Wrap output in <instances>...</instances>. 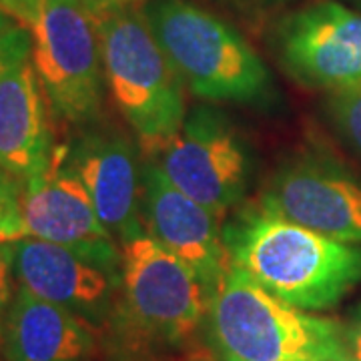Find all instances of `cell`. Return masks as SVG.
Returning <instances> with one entry per match:
<instances>
[{
  "instance_id": "obj_1",
  "label": "cell",
  "mask_w": 361,
  "mask_h": 361,
  "mask_svg": "<svg viewBox=\"0 0 361 361\" xmlns=\"http://www.w3.org/2000/svg\"><path fill=\"white\" fill-rule=\"evenodd\" d=\"M231 263L305 311L331 310L361 283V247L271 215L245 213L225 233Z\"/></svg>"
},
{
  "instance_id": "obj_2",
  "label": "cell",
  "mask_w": 361,
  "mask_h": 361,
  "mask_svg": "<svg viewBox=\"0 0 361 361\" xmlns=\"http://www.w3.org/2000/svg\"><path fill=\"white\" fill-rule=\"evenodd\" d=\"M207 329L219 361H348L343 323L285 303L233 263L211 291Z\"/></svg>"
},
{
  "instance_id": "obj_3",
  "label": "cell",
  "mask_w": 361,
  "mask_h": 361,
  "mask_svg": "<svg viewBox=\"0 0 361 361\" xmlns=\"http://www.w3.org/2000/svg\"><path fill=\"white\" fill-rule=\"evenodd\" d=\"M104 82L116 109L157 157L187 118L185 82L159 44L153 28L133 4L106 2L97 13Z\"/></svg>"
},
{
  "instance_id": "obj_4",
  "label": "cell",
  "mask_w": 361,
  "mask_h": 361,
  "mask_svg": "<svg viewBox=\"0 0 361 361\" xmlns=\"http://www.w3.org/2000/svg\"><path fill=\"white\" fill-rule=\"evenodd\" d=\"M145 16L185 87L207 101H253L269 71L233 26L191 0H153Z\"/></svg>"
},
{
  "instance_id": "obj_5",
  "label": "cell",
  "mask_w": 361,
  "mask_h": 361,
  "mask_svg": "<svg viewBox=\"0 0 361 361\" xmlns=\"http://www.w3.org/2000/svg\"><path fill=\"white\" fill-rule=\"evenodd\" d=\"M118 281L123 322L139 341L177 349L207 325L209 287L147 231L123 241Z\"/></svg>"
},
{
  "instance_id": "obj_6",
  "label": "cell",
  "mask_w": 361,
  "mask_h": 361,
  "mask_svg": "<svg viewBox=\"0 0 361 361\" xmlns=\"http://www.w3.org/2000/svg\"><path fill=\"white\" fill-rule=\"evenodd\" d=\"M30 61L44 97L66 123L94 118L103 103V47L99 18L82 0H40L28 23Z\"/></svg>"
},
{
  "instance_id": "obj_7",
  "label": "cell",
  "mask_w": 361,
  "mask_h": 361,
  "mask_svg": "<svg viewBox=\"0 0 361 361\" xmlns=\"http://www.w3.org/2000/svg\"><path fill=\"white\" fill-rule=\"evenodd\" d=\"M155 161L179 191L219 217L241 201L251 175L245 145L211 111L187 116Z\"/></svg>"
},
{
  "instance_id": "obj_8",
  "label": "cell",
  "mask_w": 361,
  "mask_h": 361,
  "mask_svg": "<svg viewBox=\"0 0 361 361\" xmlns=\"http://www.w3.org/2000/svg\"><path fill=\"white\" fill-rule=\"evenodd\" d=\"M18 203L28 237L73 249L121 273L115 235L99 219L87 187L63 153H56L51 167L23 183Z\"/></svg>"
},
{
  "instance_id": "obj_9",
  "label": "cell",
  "mask_w": 361,
  "mask_h": 361,
  "mask_svg": "<svg viewBox=\"0 0 361 361\" xmlns=\"http://www.w3.org/2000/svg\"><path fill=\"white\" fill-rule=\"evenodd\" d=\"M287 71L301 82L337 90L361 85V14L317 0L287 14L277 28Z\"/></svg>"
},
{
  "instance_id": "obj_10",
  "label": "cell",
  "mask_w": 361,
  "mask_h": 361,
  "mask_svg": "<svg viewBox=\"0 0 361 361\" xmlns=\"http://www.w3.org/2000/svg\"><path fill=\"white\" fill-rule=\"evenodd\" d=\"M141 215L147 233L197 271L213 291L231 267L219 215L179 191L155 159L142 167Z\"/></svg>"
},
{
  "instance_id": "obj_11",
  "label": "cell",
  "mask_w": 361,
  "mask_h": 361,
  "mask_svg": "<svg viewBox=\"0 0 361 361\" xmlns=\"http://www.w3.org/2000/svg\"><path fill=\"white\" fill-rule=\"evenodd\" d=\"M18 287L56 303L99 329L115 315L116 273L73 249L25 237L14 241Z\"/></svg>"
},
{
  "instance_id": "obj_12",
  "label": "cell",
  "mask_w": 361,
  "mask_h": 361,
  "mask_svg": "<svg viewBox=\"0 0 361 361\" xmlns=\"http://www.w3.org/2000/svg\"><path fill=\"white\" fill-rule=\"evenodd\" d=\"M259 209L343 243H361V185L322 163H295L271 179Z\"/></svg>"
},
{
  "instance_id": "obj_13",
  "label": "cell",
  "mask_w": 361,
  "mask_h": 361,
  "mask_svg": "<svg viewBox=\"0 0 361 361\" xmlns=\"http://www.w3.org/2000/svg\"><path fill=\"white\" fill-rule=\"evenodd\" d=\"M99 327L73 311L16 289L0 327V353L6 361H99Z\"/></svg>"
},
{
  "instance_id": "obj_14",
  "label": "cell",
  "mask_w": 361,
  "mask_h": 361,
  "mask_svg": "<svg viewBox=\"0 0 361 361\" xmlns=\"http://www.w3.org/2000/svg\"><path fill=\"white\" fill-rule=\"evenodd\" d=\"M65 161L87 187L99 219L121 243L147 231L141 221V175L127 139L115 133H89Z\"/></svg>"
},
{
  "instance_id": "obj_15",
  "label": "cell",
  "mask_w": 361,
  "mask_h": 361,
  "mask_svg": "<svg viewBox=\"0 0 361 361\" xmlns=\"http://www.w3.org/2000/svg\"><path fill=\"white\" fill-rule=\"evenodd\" d=\"M42 94L30 59L0 77V171L23 183L56 157Z\"/></svg>"
},
{
  "instance_id": "obj_16",
  "label": "cell",
  "mask_w": 361,
  "mask_h": 361,
  "mask_svg": "<svg viewBox=\"0 0 361 361\" xmlns=\"http://www.w3.org/2000/svg\"><path fill=\"white\" fill-rule=\"evenodd\" d=\"M329 109L345 139L361 153V85L337 90Z\"/></svg>"
},
{
  "instance_id": "obj_17",
  "label": "cell",
  "mask_w": 361,
  "mask_h": 361,
  "mask_svg": "<svg viewBox=\"0 0 361 361\" xmlns=\"http://www.w3.org/2000/svg\"><path fill=\"white\" fill-rule=\"evenodd\" d=\"M32 54V35L26 26H13L0 35V77Z\"/></svg>"
},
{
  "instance_id": "obj_18",
  "label": "cell",
  "mask_w": 361,
  "mask_h": 361,
  "mask_svg": "<svg viewBox=\"0 0 361 361\" xmlns=\"http://www.w3.org/2000/svg\"><path fill=\"white\" fill-rule=\"evenodd\" d=\"M18 195H20V187L0 191V243H13L28 237Z\"/></svg>"
},
{
  "instance_id": "obj_19",
  "label": "cell",
  "mask_w": 361,
  "mask_h": 361,
  "mask_svg": "<svg viewBox=\"0 0 361 361\" xmlns=\"http://www.w3.org/2000/svg\"><path fill=\"white\" fill-rule=\"evenodd\" d=\"M16 273H14V241L0 243V327L16 295Z\"/></svg>"
},
{
  "instance_id": "obj_20",
  "label": "cell",
  "mask_w": 361,
  "mask_h": 361,
  "mask_svg": "<svg viewBox=\"0 0 361 361\" xmlns=\"http://www.w3.org/2000/svg\"><path fill=\"white\" fill-rule=\"evenodd\" d=\"M343 349L348 361H361V301L343 323Z\"/></svg>"
},
{
  "instance_id": "obj_21",
  "label": "cell",
  "mask_w": 361,
  "mask_h": 361,
  "mask_svg": "<svg viewBox=\"0 0 361 361\" xmlns=\"http://www.w3.org/2000/svg\"><path fill=\"white\" fill-rule=\"evenodd\" d=\"M39 2L40 0H0V8L28 26L39 8Z\"/></svg>"
},
{
  "instance_id": "obj_22",
  "label": "cell",
  "mask_w": 361,
  "mask_h": 361,
  "mask_svg": "<svg viewBox=\"0 0 361 361\" xmlns=\"http://www.w3.org/2000/svg\"><path fill=\"white\" fill-rule=\"evenodd\" d=\"M8 189H18L16 179H13L11 175H6L4 171H0V191H8Z\"/></svg>"
},
{
  "instance_id": "obj_23",
  "label": "cell",
  "mask_w": 361,
  "mask_h": 361,
  "mask_svg": "<svg viewBox=\"0 0 361 361\" xmlns=\"http://www.w3.org/2000/svg\"><path fill=\"white\" fill-rule=\"evenodd\" d=\"M13 26H16L13 25V16H11L8 13H4V11L0 8V35H4L6 30H11Z\"/></svg>"
},
{
  "instance_id": "obj_24",
  "label": "cell",
  "mask_w": 361,
  "mask_h": 361,
  "mask_svg": "<svg viewBox=\"0 0 361 361\" xmlns=\"http://www.w3.org/2000/svg\"><path fill=\"white\" fill-rule=\"evenodd\" d=\"M82 2H85V4L89 6L92 13L97 14V13H99V11H101V8H103L104 4L109 2V0H82Z\"/></svg>"
},
{
  "instance_id": "obj_25",
  "label": "cell",
  "mask_w": 361,
  "mask_h": 361,
  "mask_svg": "<svg viewBox=\"0 0 361 361\" xmlns=\"http://www.w3.org/2000/svg\"><path fill=\"white\" fill-rule=\"evenodd\" d=\"M109 2H116V4H133L137 0H109Z\"/></svg>"
},
{
  "instance_id": "obj_26",
  "label": "cell",
  "mask_w": 361,
  "mask_h": 361,
  "mask_svg": "<svg viewBox=\"0 0 361 361\" xmlns=\"http://www.w3.org/2000/svg\"><path fill=\"white\" fill-rule=\"evenodd\" d=\"M353 2H357V4H361V0H353Z\"/></svg>"
}]
</instances>
